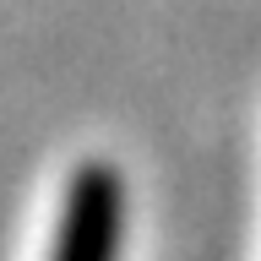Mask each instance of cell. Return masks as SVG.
Returning a JSON list of instances; mask_svg holds the SVG:
<instances>
[{"label": "cell", "instance_id": "1", "mask_svg": "<svg viewBox=\"0 0 261 261\" xmlns=\"http://www.w3.org/2000/svg\"><path fill=\"white\" fill-rule=\"evenodd\" d=\"M120 228H125V196L109 163H82L60 207L55 250L49 261H114L120 256Z\"/></svg>", "mask_w": 261, "mask_h": 261}]
</instances>
